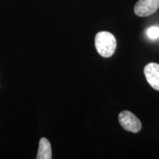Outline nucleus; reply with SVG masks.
Segmentation results:
<instances>
[{
  "mask_svg": "<svg viewBox=\"0 0 159 159\" xmlns=\"http://www.w3.org/2000/svg\"><path fill=\"white\" fill-rule=\"evenodd\" d=\"M95 47L100 56L110 57L116 49V38L109 32H99L95 36Z\"/></svg>",
  "mask_w": 159,
  "mask_h": 159,
  "instance_id": "obj_1",
  "label": "nucleus"
},
{
  "mask_svg": "<svg viewBox=\"0 0 159 159\" xmlns=\"http://www.w3.org/2000/svg\"><path fill=\"white\" fill-rule=\"evenodd\" d=\"M119 121L121 126L127 131L136 134L142 129L141 121L130 111H122L119 115Z\"/></svg>",
  "mask_w": 159,
  "mask_h": 159,
  "instance_id": "obj_2",
  "label": "nucleus"
},
{
  "mask_svg": "<svg viewBox=\"0 0 159 159\" xmlns=\"http://www.w3.org/2000/svg\"><path fill=\"white\" fill-rule=\"evenodd\" d=\"M159 7V0H139L134 6V13L140 17L153 14Z\"/></svg>",
  "mask_w": 159,
  "mask_h": 159,
  "instance_id": "obj_3",
  "label": "nucleus"
},
{
  "mask_svg": "<svg viewBox=\"0 0 159 159\" xmlns=\"http://www.w3.org/2000/svg\"><path fill=\"white\" fill-rule=\"evenodd\" d=\"M144 73L147 80L152 88L159 91V64L150 63L144 67Z\"/></svg>",
  "mask_w": 159,
  "mask_h": 159,
  "instance_id": "obj_4",
  "label": "nucleus"
},
{
  "mask_svg": "<svg viewBox=\"0 0 159 159\" xmlns=\"http://www.w3.org/2000/svg\"><path fill=\"white\" fill-rule=\"evenodd\" d=\"M36 158L38 159H51L52 149L49 140L46 138L41 139L39 142V151Z\"/></svg>",
  "mask_w": 159,
  "mask_h": 159,
  "instance_id": "obj_5",
  "label": "nucleus"
},
{
  "mask_svg": "<svg viewBox=\"0 0 159 159\" xmlns=\"http://www.w3.org/2000/svg\"><path fill=\"white\" fill-rule=\"evenodd\" d=\"M147 35L150 39L156 40L159 38V27L154 26L151 27L147 31Z\"/></svg>",
  "mask_w": 159,
  "mask_h": 159,
  "instance_id": "obj_6",
  "label": "nucleus"
}]
</instances>
